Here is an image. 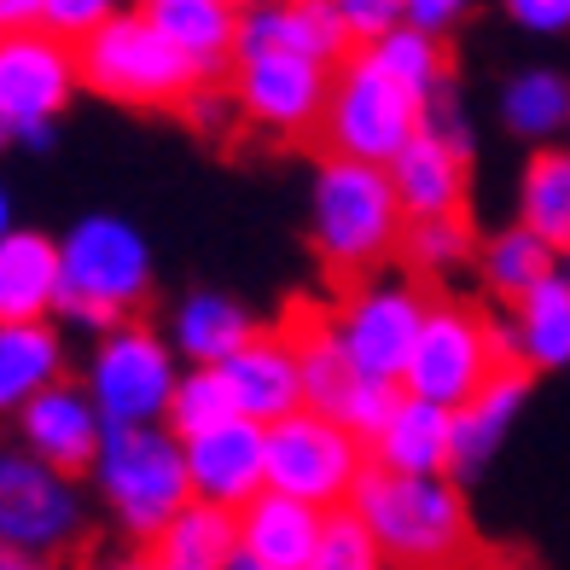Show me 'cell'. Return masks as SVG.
Here are the masks:
<instances>
[{"label":"cell","instance_id":"1","mask_svg":"<svg viewBox=\"0 0 570 570\" xmlns=\"http://www.w3.org/2000/svg\"><path fill=\"white\" fill-rule=\"evenodd\" d=\"M350 512L391 570H460L472 553V512L454 478H402L367 465Z\"/></svg>","mask_w":570,"mask_h":570},{"label":"cell","instance_id":"2","mask_svg":"<svg viewBox=\"0 0 570 570\" xmlns=\"http://www.w3.org/2000/svg\"><path fill=\"white\" fill-rule=\"evenodd\" d=\"M402 198L391 187V169L379 164H350V158H321L308 180V245L321 268L338 279H361L379 263L402 250Z\"/></svg>","mask_w":570,"mask_h":570},{"label":"cell","instance_id":"3","mask_svg":"<svg viewBox=\"0 0 570 570\" xmlns=\"http://www.w3.org/2000/svg\"><path fill=\"white\" fill-rule=\"evenodd\" d=\"M59 268H65V292H59V315L88 326V332H111L122 326L135 308L151 297V245L128 216H82L65 239H59Z\"/></svg>","mask_w":570,"mask_h":570},{"label":"cell","instance_id":"4","mask_svg":"<svg viewBox=\"0 0 570 570\" xmlns=\"http://www.w3.org/2000/svg\"><path fill=\"white\" fill-rule=\"evenodd\" d=\"M88 478L106 512L117 518V530H128L146 548L193 507L187 454H180V436L169 425H111Z\"/></svg>","mask_w":570,"mask_h":570},{"label":"cell","instance_id":"5","mask_svg":"<svg viewBox=\"0 0 570 570\" xmlns=\"http://www.w3.org/2000/svg\"><path fill=\"white\" fill-rule=\"evenodd\" d=\"M76 70H82V88L135 111H187L193 94L210 88L135 7L76 47Z\"/></svg>","mask_w":570,"mask_h":570},{"label":"cell","instance_id":"6","mask_svg":"<svg viewBox=\"0 0 570 570\" xmlns=\"http://www.w3.org/2000/svg\"><path fill=\"white\" fill-rule=\"evenodd\" d=\"M425 106L407 82H396L373 53H350L332 70V94H326V158H350V164H379L391 169L396 151L425 128Z\"/></svg>","mask_w":570,"mask_h":570},{"label":"cell","instance_id":"7","mask_svg":"<svg viewBox=\"0 0 570 570\" xmlns=\"http://www.w3.org/2000/svg\"><path fill=\"white\" fill-rule=\"evenodd\" d=\"M501 367H512V361L501 350L495 321H483L478 308H465V303H431L420 338H413V355L402 367V391L454 413Z\"/></svg>","mask_w":570,"mask_h":570},{"label":"cell","instance_id":"8","mask_svg":"<svg viewBox=\"0 0 570 570\" xmlns=\"http://www.w3.org/2000/svg\"><path fill=\"white\" fill-rule=\"evenodd\" d=\"M175 384H180V355L169 350V338L140 321H122L99 332L82 391L111 431V425H164Z\"/></svg>","mask_w":570,"mask_h":570},{"label":"cell","instance_id":"9","mask_svg":"<svg viewBox=\"0 0 570 570\" xmlns=\"http://www.w3.org/2000/svg\"><path fill=\"white\" fill-rule=\"evenodd\" d=\"M367 465H373L367 449L332 413L297 407L292 420L268 425V489L315 512H344L355 483L367 478Z\"/></svg>","mask_w":570,"mask_h":570},{"label":"cell","instance_id":"10","mask_svg":"<svg viewBox=\"0 0 570 570\" xmlns=\"http://www.w3.org/2000/svg\"><path fill=\"white\" fill-rule=\"evenodd\" d=\"M82 88L76 47L47 30H7L0 36V146H47L53 122Z\"/></svg>","mask_w":570,"mask_h":570},{"label":"cell","instance_id":"11","mask_svg":"<svg viewBox=\"0 0 570 570\" xmlns=\"http://www.w3.org/2000/svg\"><path fill=\"white\" fill-rule=\"evenodd\" d=\"M425 308L431 303L420 297V285H407V279H361L326 315V326H332V338H338L355 379L402 384L413 338H420V326H425Z\"/></svg>","mask_w":570,"mask_h":570},{"label":"cell","instance_id":"12","mask_svg":"<svg viewBox=\"0 0 570 570\" xmlns=\"http://www.w3.org/2000/svg\"><path fill=\"white\" fill-rule=\"evenodd\" d=\"M88 524V501L76 478L41 465L23 449H0V541L53 564Z\"/></svg>","mask_w":570,"mask_h":570},{"label":"cell","instance_id":"13","mask_svg":"<svg viewBox=\"0 0 570 570\" xmlns=\"http://www.w3.org/2000/svg\"><path fill=\"white\" fill-rule=\"evenodd\" d=\"M332 70L338 65H321L303 53H233L227 99L239 111V122L263 128L274 140H297L308 128H321L326 117Z\"/></svg>","mask_w":570,"mask_h":570},{"label":"cell","instance_id":"14","mask_svg":"<svg viewBox=\"0 0 570 570\" xmlns=\"http://www.w3.org/2000/svg\"><path fill=\"white\" fill-rule=\"evenodd\" d=\"M465 151H472V128H465L454 82H449L425 106V128L391 158V187L402 198L407 222L460 216V204H465Z\"/></svg>","mask_w":570,"mask_h":570},{"label":"cell","instance_id":"15","mask_svg":"<svg viewBox=\"0 0 570 570\" xmlns=\"http://www.w3.org/2000/svg\"><path fill=\"white\" fill-rule=\"evenodd\" d=\"M180 454H187L193 501H204V507L245 512L268 489V431L250 420H227L216 431H198L180 443Z\"/></svg>","mask_w":570,"mask_h":570},{"label":"cell","instance_id":"16","mask_svg":"<svg viewBox=\"0 0 570 570\" xmlns=\"http://www.w3.org/2000/svg\"><path fill=\"white\" fill-rule=\"evenodd\" d=\"M233 413L250 425H279L303 407V373H297V344L285 326H256L250 344L222 367Z\"/></svg>","mask_w":570,"mask_h":570},{"label":"cell","instance_id":"17","mask_svg":"<svg viewBox=\"0 0 570 570\" xmlns=\"http://www.w3.org/2000/svg\"><path fill=\"white\" fill-rule=\"evenodd\" d=\"M99 443H106V420H99V407L88 402L82 384H70V379H59L53 391H41L18 413V449L65 478L88 472Z\"/></svg>","mask_w":570,"mask_h":570},{"label":"cell","instance_id":"18","mask_svg":"<svg viewBox=\"0 0 570 570\" xmlns=\"http://www.w3.org/2000/svg\"><path fill=\"white\" fill-rule=\"evenodd\" d=\"M135 12L204 76V82H216V76L233 70V53H239V12H227L222 0H135Z\"/></svg>","mask_w":570,"mask_h":570},{"label":"cell","instance_id":"19","mask_svg":"<svg viewBox=\"0 0 570 570\" xmlns=\"http://www.w3.org/2000/svg\"><path fill=\"white\" fill-rule=\"evenodd\" d=\"M495 332H501V350L512 367H524V373L570 367V285H564V274L541 279L535 292L507 303V321H495Z\"/></svg>","mask_w":570,"mask_h":570},{"label":"cell","instance_id":"20","mask_svg":"<svg viewBox=\"0 0 570 570\" xmlns=\"http://www.w3.org/2000/svg\"><path fill=\"white\" fill-rule=\"evenodd\" d=\"M239 53H303L321 65H344L350 41L326 0H268L239 18Z\"/></svg>","mask_w":570,"mask_h":570},{"label":"cell","instance_id":"21","mask_svg":"<svg viewBox=\"0 0 570 570\" xmlns=\"http://www.w3.org/2000/svg\"><path fill=\"white\" fill-rule=\"evenodd\" d=\"M367 460L379 472H402V478H449L454 472V413L402 391L391 425L373 436Z\"/></svg>","mask_w":570,"mask_h":570},{"label":"cell","instance_id":"22","mask_svg":"<svg viewBox=\"0 0 570 570\" xmlns=\"http://www.w3.org/2000/svg\"><path fill=\"white\" fill-rule=\"evenodd\" d=\"M65 292L59 239L36 227H12L0 239V321H53Z\"/></svg>","mask_w":570,"mask_h":570},{"label":"cell","instance_id":"23","mask_svg":"<svg viewBox=\"0 0 570 570\" xmlns=\"http://www.w3.org/2000/svg\"><path fill=\"white\" fill-rule=\"evenodd\" d=\"M250 308L239 297H227V292H187L175 303V315H169V350L187 361V367H227L233 355H239L250 344Z\"/></svg>","mask_w":570,"mask_h":570},{"label":"cell","instance_id":"24","mask_svg":"<svg viewBox=\"0 0 570 570\" xmlns=\"http://www.w3.org/2000/svg\"><path fill=\"white\" fill-rule=\"evenodd\" d=\"M321 530H326V512L263 489V495L239 512V553H250L268 570H308V559L321 548Z\"/></svg>","mask_w":570,"mask_h":570},{"label":"cell","instance_id":"25","mask_svg":"<svg viewBox=\"0 0 570 570\" xmlns=\"http://www.w3.org/2000/svg\"><path fill=\"white\" fill-rule=\"evenodd\" d=\"M65 379V338L53 321H0V420H18Z\"/></svg>","mask_w":570,"mask_h":570},{"label":"cell","instance_id":"26","mask_svg":"<svg viewBox=\"0 0 570 570\" xmlns=\"http://www.w3.org/2000/svg\"><path fill=\"white\" fill-rule=\"evenodd\" d=\"M530 407V373L524 367H501L483 391L454 407V472H483L512 436L518 413Z\"/></svg>","mask_w":570,"mask_h":570},{"label":"cell","instance_id":"27","mask_svg":"<svg viewBox=\"0 0 570 570\" xmlns=\"http://www.w3.org/2000/svg\"><path fill=\"white\" fill-rule=\"evenodd\" d=\"M233 553H239V512H222V507L193 501L146 548V559H135V564L140 570H227Z\"/></svg>","mask_w":570,"mask_h":570},{"label":"cell","instance_id":"28","mask_svg":"<svg viewBox=\"0 0 570 570\" xmlns=\"http://www.w3.org/2000/svg\"><path fill=\"white\" fill-rule=\"evenodd\" d=\"M495 111L507 122V135H518V140H530V146L559 140V135H570V76L553 65L512 70Z\"/></svg>","mask_w":570,"mask_h":570},{"label":"cell","instance_id":"29","mask_svg":"<svg viewBox=\"0 0 570 570\" xmlns=\"http://www.w3.org/2000/svg\"><path fill=\"white\" fill-rule=\"evenodd\" d=\"M518 227L548 250H570V146H535L518 175Z\"/></svg>","mask_w":570,"mask_h":570},{"label":"cell","instance_id":"30","mask_svg":"<svg viewBox=\"0 0 570 570\" xmlns=\"http://www.w3.org/2000/svg\"><path fill=\"white\" fill-rule=\"evenodd\" d=\"M478 268H483V285L495 297H507V303H518L524 292H535L541 279H553L559 274V250H548L535 239L530 227H501L495 239L483 245V256H478Z\"/></svg>","mask_w":570,"mask_h":570},{"label":"cell","instance_id":"31","mask_svg":"<svg viewBox=\"0 0 570 570\" xmlns=\"http://www.w3.org/2000/svg\"><path fill=\"white\" fill-rule=\"evenodd\" d=\"M285 332H292V344H297L303 407H315V413H332V407L344 402V391L355 384V373H350V361H344L338 338H332V326L308 315V321H292Z\"/></svg>","mask_w":570,"mask_h":570},{"label":"cell","instance_id":"32","mask_svg":"<svg viewBox=\"0 0 570 570\" xmlns=\"http://www.w3.org/2000/svg\"><path fill=\"white\" fill-rule=\"evenodd\" d=\"M361 53H373L384 70L396 76V82H407L420 99H436L449 88V53H443V41H431V36H420V30H391L379 47H361Z\"/></svg>","mask_w":570,"mask_h":570},{"label":"cell","instance_id":"33","mask_svg":"<svg viewBox=\"0 0 570 570\" xmlns=\"http://www.w3.org/2000/svg\"><path fill=\"white\" fill-rule=\"evenodd\" d=\"M227 420H239L233 413V396H227V379L222 367H180V384H175V402H169V431L187 443L198 431H216Z\"/></svg>","mask_w":570,"mask_h":570},{"label":"cell","instance_id":"34","mask_svg":"<svg viewBox=\"0 0 570 570\" xmlns=\"http://www.w3.org/2000/svg\"><path fill=\"white\" fill-rule=\"evenodd\" d=\"M402 256L420 274H454L472 256V227L465 216H431V222H407L402 233Z\"/></svg>","mask_w":570,"mask_h":570},{"label":"cell","instance_id":"35","mask_svg":"<svg viewBox=\"0 0 570 570\" xmlns=\"http://www.w3.org/2000/svg\"><path fill=\"white\" fill-rule=\"evenodd\" d=\"M308 570H384L373 535L361 530V518L344 507V512H326V530H321V548L308 559Z\"/></svg>","mask_w":570,"mask_h":570},{"label":"cell","instance_id":"36","mask_svg":"<svg viewBox=\"0 0 570 570\" xmlns=\"http://www.w3.org/2000/svg\"><path fill=\"white\" fill-rule=\"evenodd\" d=\"M396 402H402V384H373V379H355L350 391H344V402L332 407V420H338L361 449H373V436L391 425V413H396Z\"/></svg>","mask_w":570,"mask_h":570},{"label":"cell","instance_id":"37","mask_svg":"<svg viewBox=\"0 0 570 570\" xmlns=\"http://www.w3.org/2000/svg\"><path fill=\"white\" fill-rule=\"evenodd\" d=\"M117 12H128V0H36V30L82 47L94 30H106Z\"/></svg>","mask_w":570,"mask_h":570},{"label":"cell","instance_id":"38","mask_svg":"<svg viewBox=\"0 0 570 570\" xmlns=\"http://www.w3.org/2000/svg\"><path fill=\"white\" fill-rule=\"evenodd\" d=\"M326 7H332V18H338L350 53L379 47L391 30H402V0H326Z\"/></svg>","mask_w":570,"mask_h":570},{"label":"cell","instance_id":"39","mask_svg":"<svg viewBox=\"0 0 570 570\" xmlns=\"http://www.w3.org/2000/svg\"><path fill=\"white\" fill-rule=\"evenodd\" d=\"M465 12H472V0H402V23L420 30V36H431V41H443L449 30H460Z\"/></svg>","mask_w":570,"mask_h":570},{"label":"cell","instance_id":"40","mask_svg":"<svg viewBox=\"0 0 570 570\" xmlns=\"http://www.w3.org/2000/svg\"><path fill=\"white\" fill-rule=\"evenodd\" d=\"M501 7L530 36H570V0H501Z\"/></svg>","mask_w":570,"mask_h":570},{"label":"cell","instance_id":"41","mask_svg":"<svg viewBox=\"0 0 570 570\" xmlns=\"http://www.w3.org/2000/svg\"><path fill=\"white\" fill-rule=\"evenodd\" d=\"M30 23H36V0H0V36L30 30Z\"/></svg>","mask_w":570,"mask_h":570},{"label":"cell","instance_id":"42","mask_svg":"<svg viewBox=\"0 0 570 570\" xmlns=\"http://www.w3.org/2000/svg\"><path fill=\"white\" fill-rule=\"evenodd\" d=\"M0 570H53V564L30 559V553H18V548H7V541H0Z\"/></svg>","mask_w":570,"mask_h":570},{"label":"cell","instance_id":"43","mask_svg":"<svg viewBox=\"0 0 570 570\" xmlns=\"http://www.w3.org/2000/svg\"><path fill=\"white\" fill-rule=\"evenodd\" d=\"M18 222H12V193H7V180H0V239H7Z\"/></svg>","mask_w":570,"mask_h":570},{"label":"cell","instance_id":"44","mask_svg":"<svg viewBox=\"0 0 570 570\" xmlns=\"http://www.w3.org/2000/svg\"><path fill=\"white\" fill-rule=\"evenodd\" d=\"M222 7H227V12H239V18H245V12H256V7H268V0H222Z\"/></svg>","mask_w":570,"mask_h":570},{"label":"cell","instance_id":"45","mask_svg":"<svg viewBox=\"0 0 570 570\" xmlns=\"http://www.w3.org/2000/svg\"><path fill=\"white\" fill-rule=\"evenodd\" d=\"M227 570H268V564H256L250 553H233V564H227Z\"/></svg>","mask_w":570,"mask_h":570},{"label":"cell","instance_id":"46","mask_svg":"<svg viewBox=\"0 0 570 570\" xmlns=\"http://www.w3.org/2000/svg\"><path fill=\"white\" fill-rule=\"evenodd\" d=\"M559 274H564V285H570V250L559 256Z\"/></svg>","mask_w":570,"mask_h":570},{"label":"cell","instance_id":"47","mask_svg":"<svg viewBox=\"0 0 570 570\" xmlns=\"http://www.w3.org/2000/svg\"><path fill=\"white\" fill-rule=\"evenodd\" d=\"M106 570H140V564H106Z\"/></svg>","mask_w":570,"mask_h":570}]
</instances>
